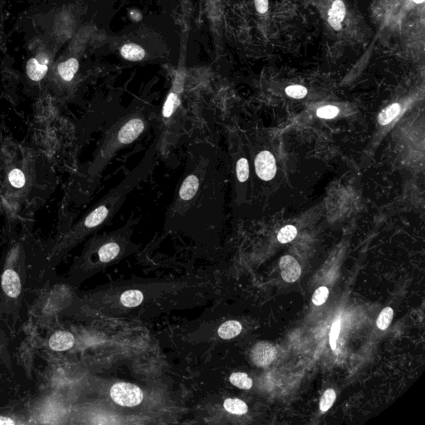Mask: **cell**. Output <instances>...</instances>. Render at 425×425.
Here are the masks:
<instances>
[{
  "label": "cell",
  "mask_w": 425,
  "mask_h": 425,
  "mask_svg": "<svg viewBox=\"0 0 425 425\" xmlns=\"http://www.w3.org/2000/svg\"><path fill=\"white\" fill-rule=\"evenodd\" d=\"M147 127L148 120L143 110H132L112 125L99 148L92 172L100 174L115 154L137 141Z\"/></svg>",
  "instance_id": "cell-1"
},
{
  "label": "cell",
  "mask_w": 425,
  "mask_h": 425,
  "mask_svg": "<svg viewBox=\"0 0 425 425\" xmlns=\"http://www.w3.org/2000/svg\"><path fill=\"white\" fill-rule=\"evenodd\" d=\"M206 168V163H197L186 175L178 189L176 201L172 208L174 214L185 213L196 203L198 196L203 190Z\"/></svg>",
  "instance_id": "cell-2"
},
{
  "label": "cell",
  "mask_w": 425,
  "mask_h": 425,
  "mask_svg": "<svg viewBox=\"0 0 425 425\" xmlns=\"http://www.w3.org/2000/svg\"><path fill=\"white\" fill-rule=\"evenodd\" d=\"M110 397L119 405L134 407L141 404L143 399V392L137 385L119 382L110 389Z\"/></svg>",
  "instance_id": "cell-3"
},
{
  "label": "cell",
  "mask_w": 425,
  "mask_h": 425,
  "mask_svg": "<svg viewBox=\"0 0 425 425\" xmlns=\"http://www.w3.org/2000/svg\"><path fill=\"white\" fill-rule=\"evenodd\" d=\"M181 87L178 84H174L165 99L163 105L161 119H162L163 130L169 131L172 123L176 120L177 113L181 104Z\"/></svg>",
  "instance_id": "cell-4"
},
{
  "label": "cell",
  "mask_w": 425,
  "mask_h": 425,
  "mask_svg": "<svg viewBox=\"0 0 425 425\" xmlns=\"http://www.w3.org/2000/svg\"><path fill=\"white\" fill-rule=\"evenodd\" d=\"M255 170L258 176L263 180L273 179L277 172L276 161L273 154L268 151L259 153L255 159Z\"/></svg>",
  "instance_id": "cell-5"
},
{
  "label": "cell",
  "mask_w": 425,
  "mask_h": 425,
  "mask_svg": "<svg viewBox=\"0 0 425 425\" xmlns=\"http://www.w3.org/2000/svg\"><path fill=\"white\" fill-rule=\"evenodd\" d=\"M276 356L277 350L270 343H259L252 350V359L258 367H268L276 359Z\"/></svg>",
  "instance_id": "cell-6"
},
{
  "label": "cell",
  "mask_w": 425,
  "mask_h": 425,
  "mask_svg": "<svg viewBox=\"0 0 425 425\" xmlns=\"http://www.w3.org/2000/svg\"><path fill=\"white\" fill-rule=\"evenodd\" d=\"M279 265L282 278L287 282H296L301 276V266L293 257L289 255L282 257Z\"/></svg>",
  "instance_id": "cell-7"
},
{
  "label": "cell",
  "mask_w": 425,
  "mask_h": 425,
  "mask_svg": "<svg viewBox=\"0 0 425 425\" xmlns=\"http://www.w3.org/2000/svg\"><path fill=\"white\" fill-rule=\"evenodd\" d=\"M3 290L8 296L15 298L21 292V281L14 270L8 269L2 276Z\"/></svg>",
  "instance_id": "cell-8"
},
{
  "label": "cell",
  "mask_w": 425,
  "mask_h": 425,
  "mask_svg": "<svg viewBox=\"0 0 425 425\" xmlns=\"http://www.w3.org/2000/svg\"><path fill=\"white\" fill-rule=\"evenodd\" d=\"M75 342L74 336L68 331H57L49 339V346L56 351H64L73 347Z\"/></svg>",
  "instance_id": "cell-9"
},
{
  "label": "cell",
  "mask_w": 425,
  "mask_h": 425,
  "mask_svg": "<svg viewBox=\"0 0 425 425\" xmlns=\"http://www.w3.org/2000/svg\"><path fill=\"white\" fill-rule=\"evenodd\" d=\"M120 253V245L116 238H110L98 249L99 259L102 263H109L115 259Z\"/></svg>",
  "instance_id": "cell-10"
},
{
  "label": "cell",
  "mask_w": 425,
  "mask_h": 425,
  "mask_svg": "<svg viewBox=\"0 0 425 425\" xmlns=\"http://www.w3.org/2000/svg\"><path fill=\"white\" fill-rule=\"evenodd\" d=\"M27 74L30 79L35 82L42 80L46 75L48 67L46 64H41L37 58H31L27 64Z\"/></svg>",
  "instance_id": "cell-11"
},
{
  "label": "cell",
  "mask_w": 425,
  "mask_h": 425,
  "mask_svg": "<svg viewBox=\"0 0 425 425\" xmlns=\"http://www.w3.org/2000/svg\"><path fill=\"white\" fill-rule=\"evenodd\" d=\"M242 331V325L237 321H228L221 325L218 330L219 337L224 340L233 339Z\"/></svg>",
  "instance_id": "cell-12"
},
{
  "label": "cell",
  "mask_w": 425,
  "mask_h": 425,
  "mask_svg": "<svg viewBox=\"0 0 425 425\" xmlns=\"http://www.w3.org/2000/svg\"><path fill=\"white\" fill-rule=\"evenodd\" d=\"M79 69V64L76 58H70L59 64L58 73L64 81L70 82L75 77Z\"/></svg>",
  "instance_id": "cell-13"
},
{
  "label": "cell",
  "mask_w": 425,
  "mask_h": 425,
  "mask_svg": "<svg viewBox=\"0 0 425 425\" xmlns=\"http://www.w3.org/2000/svg\"><path fill=\"white\" fill-rule=\"evenodd\" d=\"M120 54L127 60L137 62L142 60L146 56V52L141 46L134 43H129L124 45L122 47Z\"/></svg>",
  "instance_id": "cell-14"
},
{
  "label": "cell",
  "mask_w": 425,
  "mask_h": 425,
  "mask_svg": "<svg viewBox=\"0 0 425 425\" xmlns=\"http://www.w3.org/2000/svg\"><path fill=\"white\" fill-rule=\"evenodd\" d=\"M143 293L138 290L125 291L120 296V302L127 308H135L143 301Z\"/></svg>",
  "instance_id": "cell-15"
},
{
  "label": "cell",
  "mask_w": 425,
  "mask_h": 425,
  "mask_svg": "<svg viewBox=\"0 0 425 425\" xmlns=\"http://www.w3.org/2000/svg\"><path fill=\"white\" fill-rule=\"evenodd\" d=\"M224 409L233 414L242 415L248 412V405L239 399H227L223 403Z\"/></svg>",
  "instance_id": "cell-16"
},
{
  "label": "cell",
  "mask_w": 425,
  "mask_h": 425,
  "mask_svg": "<svg viewBox=\"0 0 425 425\" xmlns=\"http://www.w3.org/2000/svg\"><path fill=\"white\" fill-rule=\"evenodd\" d=\"M400 112V106L398 103H394L386 108L384 109L378 116V122L382 126L389 124L395 119Z\"/></svg>",
  "instance_id": "cell-17"
},
{
  "label": "cell",
  "mask_w": 425,
  "mask_h": 425,
  "mask_svg": "<svg viewBox=\"0 0 425 425\" xmlns=\"http://www.w3.org/2000/svg\"><path fill=\"white\" fill-rule=\"evenodd\" d=\"M229 381L232 385L239 388L241 390H249L253 386L252 379L248 376L247 374L244 372H236V373L232 374Z\"/></svg>",
  "instance_id": "cell-18"
},
{
  "label": "cell",
  "mask_w": 425,
  "mask_h": 425,
  "mask_svg": "<svg viewBox=\"0 0 425 425\" xmlns=\"http://www.w3.org/2000/svg\"><path fill=\"white\" fill-rule=\"evenodd\" d=\"M393 316H394V311L391 308H385L381 314L379 316L376 324L378 327L379 329L385 331L387 329L390 323L392 322Z\"/></svg>",
  "instance_id": "cell-19"
},
{
  "label": "cell",
  "mask_w": 425,
  "mask_h": 425,
  "mask_svg": "<svg viewBox=\"0 0 425 425\" xmlns=\"http://www.w3.org/2000/svg\"><path fill=\"white\" fill-rule=\"evenodd\" d=\"M236 174L239 182L244 183L249 177V161L245 158H241L236 163Z\"/></svg>",
  "instance_id": "cell-20"
},
{
  "label": "cell",
  "mask_w": 425,
  "mask_h": 425,
  "mask_svg": "<svg viewBox=\"0 0 425 425\" xmlns=\"http://www.w3.org/2000/svg\"><path fill=\"white\" fill-rule=\"evenodd\" d=\"M345 14H346L345 6L341 0H336L328 12L329 17L341 23L345 19Z\"/></svg>",
  "instance_id": "cell-21"
},
{
  "label": "cell",
  "mask_w": 425,
  "mask_h": 425,
  "mask_svg": "<svg viewBox=\"0 0 425 425\" xmlns=\"http://www.w3.org/2000/svg\"><path fill=\"white\" fill-rule=\"evenodd\" d=\"M296 234L297 230L294 226H285L277 234V239L281 244H287L292 241L296 237Z\"/></svg>",
  "instance_id": "cell-22"
},
{
  "label": "cell",
  "mask_w": 425,
  "mask_h": 425,
  "mask_svg": "<svg viewBox=\"0 0 425 425\" xmlns=\"http://www.w3.org/2000/svg\"><path fill=\"white\" fill-rule=\"evenodd\" d=\"M336 392L332 389L326 390L320 402V409L322 412H327L333 405L336 400Z\"/></svg>",
  "instance_id": "cell-23"
},
{
  "label": "cell",
  "mask_w": 425,
  "mask_h": 425,
  "mask_svg": "<svg viewBox=\"0 0 425 425\" xmlns=\"http://www.w3.org/2000/svg\"><path fill=\"white\" fill-rule=\"evenodd\" d=\"M9 179L11 185L15 188L20 189L25 185L26 179L24 173L19 169H13L9 174Z\"/></svg>",
  "instance_id": "cell-24"
},
{
  "label": "cell",
  "mask_w": 425,
  "mask_h": 425,
  "mask_svg": "<svg viewBox=\"0 0 425 425\" xmlns=\"http://www.w3.org/2000/svg\"><path fill=\"white\" fill-rule=\"evenodd\" d=\"M329 296V290L326 287H321L316 290L313 296V302L316 306H322L327 301Z\"/></svg>",
  "instance_id": "cell-25"
},
{
  "label": "cell",
  "mask_w": 425,
  "mask_h": 425,
  "mask_svg": "<svg viewBox=\"0 0 425 425\" xmlns=\"http://www.w3.org/2000/svg\"><path fill=\"white\" fill-rule=\"evenodd\" d=\"M286 93L292 98L301 99L308 94V89L300 85H293L286 88Z\"/></svg>",
  "instance_id": "cell-26"
},
{
  "label": "cell",
  "mask_w": 425,
  "mask_h": 425,
  "mask_svg": "<svg viewBox=\"0 0 425 425\" xmlns=\"http://www.w3.org/2000/svg\"><path fill=\"white\" fill-rule=\"evenodd\" d=\"M338 113L339 109L336 106H327L318 109L317 114L321 118L332 119V118L336 117V115H338Z\"/></svg>",
  "instance_id": "cell-27"
},
{
  "label": "cell",
  "mask_w": 425,
  "mask_h": 425,
  "mask_svg": "<svg viewBox=\"0 0 425 425\" xmlns=\"http://www.w3.org/2000/svg\"><path fill=\"white\" fill-rule=\"evenodd\" d=\"M340 331H341V321L339 319L334 322L331 327V334H330V345L332 350H335L336 348V339L340 335Z\"/></svg>",
  "instance_id": "cell-28"
},
{
  "label": "cell",
  "mask_w": 425,
  "mask_h": 425,
  "mask_svg": "<svg viewBox=\"0 0 425 425\" xmlns=\"http://www.w3.org/2000/svg\"><path fill=\"white\" fill-rule=\"evenodd\" d=\"M256 10L259 14H265L268 10V0H254Z\"/></svg>",
  "instance_id": "cell-29"
},
{
  "label": "cell",
  "mask_w": 425,
  "mask_h": 425,
  "mask_svg": "<svg viewBox=\"0 0 425 425\" xmlns=\"http://www.w3.org/2000/svg\"><path fill=\"white\" fill-rule=\"evenodd\" d=\"M328 22H329L330 25H331L334 29H336V30H341V22H338L336 19H332L331 17H329V19H328Z\"/></svg>",
  "instance_id": "cell-30"
},
{
  "label": "cell",
  "mask_w": 425,
  "mask_h": 425,
  "mask_svg": "<svg viewBox=\"0 0 425 425\" xmlns=\"http://www.w3.org/2000/svg\"><path fill=\"white\" fill-rule=\"evenodd\" d=\"M1 424H15L14 421H13L11 418H6V417H0V425Z\"/></svg>",
  "instance_id": "cell-31"
},
{
  "label": "cell",
  "mask_w": 425,
  "mask_h": 425,
  "mask_svg": "<svg viewBox=\"0 0 425 425\" xmlns=\"http://www.w3.org/2000/svg\"><path fill=\"white\" fill-rule=\"evenodd\" d=\"M416 4H421V3H423L424 0H413Z\"/></svg>",
  "instance_id": "cell-32"
}]
</instances>
